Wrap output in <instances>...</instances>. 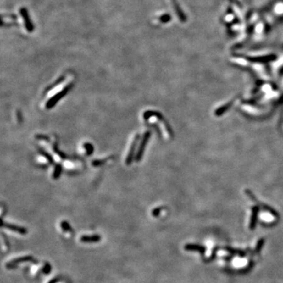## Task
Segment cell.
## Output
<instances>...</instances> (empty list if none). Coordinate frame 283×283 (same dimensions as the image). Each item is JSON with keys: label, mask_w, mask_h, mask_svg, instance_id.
<instances>
[{"label": "cell", "mask_w": 283, "mask_h": 283, "mask_svg": "<svg viewBox=\"0 0 283 283\" xmlns=\"http://www.w3.org/2000/svg\"><path fill=\"white\" fill-rule=\"evenodd\" d=\"M20 15H21L22 18H23L24 22H25V28H26V29L28 30V31L31 32V31L34 30V25H33L31 20H30L29 14H28V10H27L26 8L22 7L21 9H20Z\"/></svg>", "instance_id": "1"}, {"label": "cell", "mask_w": 283, "mask_h": 283, "mask_svg": "<svg viewBox=\"0 0 283 283\" xmlns=\"http://www.w3.org/2000/svg\"><path fill=\"white\" fill-rule=\"evenodd\" d=\"M171 3H172L173 8H174L175 11V13H176V14H177L178 17H179V20H180L181 22H183V23L184 22L186 21V20H187L186 16V14H184L183 10L181 9L180 6H179V4L178 3V2L176 1V0H171Z\"/></svg>", "instance_id": "2"}, {"label": "cell", "mask_w": 283, "mask_h": 283, "mask_svg": "<svg viewBox=\"0 0 283 283\" xmlns=\"http://www.w3.org/2000/svg\"><path fill=\"white\" fill-rule=\"evenodd\" d=\"M171 15L166 14H163L162 16H160V17H159V20H160V21L161 22V23H168V21L171 20Z\"/></svg>", "instance_id": "3"}]
</instances>
